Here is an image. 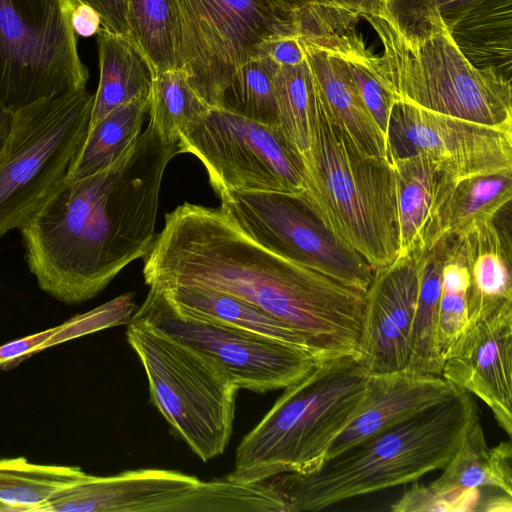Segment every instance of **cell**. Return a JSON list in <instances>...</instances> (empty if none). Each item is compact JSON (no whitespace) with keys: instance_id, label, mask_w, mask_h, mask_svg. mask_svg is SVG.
<instances>
[{"instance_id":"14","label":"cell","mask_w":512,"mask_h":512,"mask_svg":"<svg viewBox=\"0 0 512 512\" xmlns=\"http://www.w3.org/2000/svg\"><path fill=\"white\" fill-rule=\"evenodd\" d=\"M389 147L393 157L423 154L454 180L512 172V129L492 127L395 101Z\"/></svg>"},{"instance_id":"11","label":"cell","mask_w":512,"mask_h":512,"mask_svg":"<svg viewBox=\"0 0 512 512\" xmlns=\"http://www.w3.org/2000/svg\"><path fill=\"white\" fill-rule=\"evenodd\" d=\"M177 145L180 153L202 162L219 198L230 191L305 189L301 155L279 126L210 107L181 133Z\"/></svg>"},{"instance_id":"27","label":"cell","mask_w":512,"mask_h":512,"mask_svg":"<svg viewBox=\"0 0 512 512\" xmlns=\"http://www.w3.org/2000/svg\"><path fill=\"white\" fill-rule=\"evenodd\" d=\"M512 198V172L455 181L441 215V235L459 236L495 220Z\"/></svg>"},{"instance_id":"8","label":"cell","mask_w":512,"mask_h":512,"mask_svg":"<svg viewBox=\"0 0 512 512\" xmlns=\"http://www.w3.org/2000/svg\"><path fill=\"white\" fill-rule=\"evenodd\" d=\"M127 341L145 370L150 399L206 462L226 449L238 388L211 362L158 330L130 320Z\"/></svg>"},{"instance_id":"5","label":"cell","mask_w":512,"mask_h":512,"mask_svg":"<svg viewBox=\"0 0 512 512\" xmlns=\"http://www.w3.org/2000/svg\"><path fill=\"white\" fill-rule=\"evenodd\" d=\"M369 377L362 355L320 361L285 388L242 438L226 479L255 483L282 473L306 474L319 468L335 439L358 413Z\"/></svg>"},{"instance_id":"35","label":"cell","mask_w":512,"mask_h":512,"mask_svg":"<svg viewBox=\"0 0 512 512\" xmlns=\"http://www.w3.org/2000/svg\"><path fill=\"white\" fill-rule=\"evenodd\" d=\"M101 329L102 320L99 314L90 310L56 327L5 343L0 346V370L16 368L24 360L47 348Z\"/></svg>"},{"instance_id":"39","label":"cell","mask_w":512,"mask_h":512,"mask_svg":"<svg viewBox=\"0 0 512 512\" xmlns=\"http://www.w3.org/2000/svg\"><path fill=\"white\" fill-rule=\"evenodd\" d=\"M263 55L279 66H297L305 62L304 47L297 34L278 37L264 46Z\"/></svg>"},{"instance_id":"3","label":"cell","mask_w":512,"mask_h":512,"mask_svg":"<svg viewBox=\"0 0 512 512\" xmlns=\"http://www.w3.org/2000/svg\"><path fill=\"white\" fill-rule=\"evenodd\" d=\"M478 416L469 393L452 397L326 459L316 470L267 481L289 512L318 511L341 501L417 481L443 469Z\"/></svg>"},{"instance_id":"22","label":"cell","mask_w":512,"mask_h":512,"mask_svg":"<svg viewBox=\"0 0 512 512\" xmlns=\"http://www.w3.org/2000/svg\"><path fill=\"white\" fill-rule=\"evenodd\" d=\"M97 45L100 76L89 127L116 107L148 96L154 77L149 61L128 37L101 27Z\"/></svg>"},{"instance_id":"26","label":"cell","mask_w":512,"mask_h":512,"mask_svg":"<svg viewBox=\"0 0 512 512\" xmlns=\"http://www.w3.org/2000/svg\"><path fill=\"white\" fill-rule=\"evenodd\" d=\"M149 110V95L110 111L89 127L68 174L77 180L95 174L118 160L136 142Z\"/></svg>"},{"instance_id":"36","label":"cell","mask_w":512,"mask_h":512,"mask_svg":"<svg viewBox=\"0 0 512 512\" xmlns=\"http://www.w3.org/2000/svg\"><path fill=\"white\" fill-rule=\"evenodd\" d=\"M480 489L440 492L430 485H414L391 506L395 512L478 510Z\"/></svg>"},{"instance_id":"33","label":"cell","mask_w":512,"mask_h":512,"mask_svg":"<svg viewBox=\"0 0 512 512\" xmlns=\"http://www.w3.org/2000/svg\"><path fill=\"white\" fill-rule=\"evenodd\" d=\"M278 67L266 55L244 63L225 90L222 108L263 124L279 126L274 87Z\"/></svg>"},{"instance_id":"29","label":"cell","mask_w":512,"mask_h":512,"mask_svg":"<svg viewBox=\"0 0 512 512\" xmlns=\"http://www.w3.org/2000/svg\"><path fill=\"white\" fill-rule=\"evenodd\" d=\"M442 470L441 476L429 484L437 491L494 488L512 496V488L501 469L499 453L496 447H488L479 416L471 423Z\"/></svg>"},{"instance_id":"28","label":"cell","mask_w":512,"mask_h":512,"mask_svg":"<svg viewBox=\"0 0 512 512\" xmlns=\"http://www.w3.org/2000/svg\"><path fill=\"white\" fill-rule=\"evenodd\" d=\"M86 476L78 466L46 465L25 457L0 458V505L6 511H36L59 491Z\"/></svg>"},{"instance_id":"32","label":"cell","mask_w":512,"mask_h":512,"mask_svg":"<svg viewBox=\"0 0 512 512\" xmlns=\"http://www.w3.org/2000/svg\"><path fill=\"white\" fill-rule=\"evenodd\" d=\"M178 512H289L279 492L267 481L239 483L228 479L201 481L180 503Z\"/></svg>"},{"instance_id":"13","label":"cell","mask_w":512,"mask_h":512,"mask_svg":"<svg viewBox=\"0 0 512 512\" xmlns=\"http://www.w3.org/2000/svg\"><path fill=\"white\" fill-rule=\"evenodd\" d=\"M221 208L268 250L366 293L374 269L323 222L303 193L230 191Z\"/></svg>"},{"instance_id":"20","label":"cell","mask_w":512,"mask_h":512,"mask_svg":"<svg viewBox=\"0 0 512 512\" xmlns=\"http://www.w3.org/2000/svg\"><path fill=\"white\" fill-rule=\"evenodd\" d=\"M512 0H472L442 16L467 59L510 78Z\"/></svg>"},{"instance_id":"43","label":"cell","mask_w":512,"mask_h":512,"mask_svg":"<svg viewBox=\"0 0 512 512\" xmlns=\"http://www.w3.org/2000/svg\"><path fill=\"white\" fill-rule=\"evenodd\" d=\"M277 3H279L280 5L290 9V10H293L305 3H307L308 1L310 0H275Z\"/></svg>"},{"instance_id":"10","label":"cell","mask_w":512,"mask_h":512,"mask_svg":"<svg viewBox=\"0 0 512 512\" xmlns=\"http://www.w3.org/2000/svg\"><path fill=\"white\" fill-rule=\"evenodd\" d=\"M183 70L198 96L222 108L237 69L293 33L292 13L275 0H177Z\"/></svg>"},{"instance_id":"38","label":"cell","mask_w":512,"mask_h":512,"mask_svg":"<svg viewBox=\"0 0 512 512\" xmlns=\"http://www.w3.org/2000/svg\"><path fill=\"white\" fill-rule=\"evenodd\" d=\"M92 7L101 18V27L129 38L127 0H76Z\"/></svg>"},{"instance_id":"4","label":"cell","mask_w":512,"mask_h":512,"mask_svg":"<svg viewBox=\"0 0 512 512\" xmlns=\"http://www.w3.org/2000/svg\"><path fill=\"white\" fill-rule=\"evenodd\" d=\"M362 19L377 34L394 101L476 123L512 129L511 78L473 65L435 10L398 22L381 0H361Z\"/></svg>"},{"instance_id":"16","label":"cell","mask_w":512,"mask_h":512,"mask_svg":"<svg viewBox=\"0 0 512 512\" xmlns=\"http://www.w3.org/2000/svg\"><path fill=\"white\" fill-rule=\"evenodd\" d=\"M419 280V257L397 258L374 271L365 293L362 340V356L371 375L407 369Z\"/></svg>"},{"instance_id":"34","label":"cell","mask_w":512,"mask_h":512,"mask_svg":"<svg viewBox=\"0 0 512 512\" xmlns=\"http://www.w3.org/2000/svg\"><path fill=\"white\" fill-rule=\"evenodd\" d=\"M470 273L449 237V250L442 270L439 309V346L443 361L450 355L464 334L469 322L468 290Z\"/></svg>"},{"instance_id":"41","label":"cell","mask_w":512,"mask_h":512,"mask_svg":"<svg viewBox=\"0 0 512 512\" xmlns=\"http://www.w3.org/2000/svg\"><path fill=\"white\" fill-rule=\"evenodd\" d=\"M512 496L502 493L500 496H493L480 502L478 510L483 511H512Z\"/></svg>"},{"instance_id":"17","label":"cell","mask_w":512,"mask_h":512,"mask_svg":"<svg viewBox=\"0 0 512 512\" xmlns=\"http://www.w3.org/2000/svg\"><path fill=\"white\" fill-rule=\"evenodd\" d=\"M201 480L163 469L125 471L114 476L86 474L59 491L38 512H177Z\"/></svg>"},{"instance_id":"19","label":"cell","mask_w":512,"mask_h":512,"mask_svg":"<svg viewBox=\"0 0 512 512\" xmlns=\"http://www.w3.org/2000/svg\"><path fill=\"white\" fill-rule=\"evenodd\" d=\"M391 165L399 231L397 258H417L444 239L442 210L456 180L419 153L393 157Z\"/></svg>"},{"instance_id":"18","label":"cell","mask_w":512,"mask_h":512,"mask_svg":"<svg viewBox=\"0 0 512 512\" xmlns=\"http://www.w3.org/2000/svg\"><path fill=\"white\" fill-rule=\"evenodd\" d=\"M458 390L442 376L408 370L370 374L358 413L335 439L326 459L452 397Z\"/></svg>"},{"instance_id":"12","label":"cell","mask_w":512,"mask_h":512,"mask_svg":"<svg viewBox=\"0 0 512 512\" xmlns=\"http://www.w3.org/2000/svg\"><path fill=\"white\" fill-rule=\"evenodd\" d=\"M149 288L131 319L204 357L238 389L256 393L285 389L322 361L301 347L181 313L159 289Z\"/></svg>"},{"instance_id":"1","label":"cell","mask_w":512,"mask_h":512,"mask_svg":"<svg viewBox=\"0 0 512 512\" xmlns=\"http://www.w3.org/2000/svg\"><path fill=\"white\" fill-rule=\"evenodd\" d=\"M149 287L197 286L242 299L299 333L321 359L362 355L365 293L253 240L220 208L184 203L144 257Z\"/></svg>"},{"instance_id":"9","label":"cell","mask_w":512,"mask_h":512,"mask_svg":"<svg viewBox=\"0 0 512 512\" xmlns=\"http://www.w3.org/2000/svg\"><path fill=\"white\" fill-rule=\"evenodd\" d=\"M76 0H0V99L12 112L85 89L71 16Z\"/></svg>"},{"instance_id":"2","label":"cell","mask_w":512,"mask_h":512,"mask_svg":"<svg viewBox=\"0 0 512 512\" xmlns=\"http://www.w3.org/2000/svg\"><path fill=\"white\" fill-rule=\"evenodd\" d=\"M179 153L149 123L110 166L67 179L19 229L39 288L60 302L82 303L144 258L156 238L164 172Z\"/></svg>"},{"instance_id":"23","label":"cell","mask_w":512,"mask_h":512,"mask_svg":"<svg viewBox=\"0 0 512 512\" xmlns=\"http://www.w3.org/2000/svg\"><path fill=\"white\" fill-rule=\"evenodd\" d=\"M454 242L470 273L469 310L512 300L510 241L494 221L454 236Z\"/></svg>"},{"instance_id":"42","label":"cell","mask_w":512,"mask_h":512,"mask_svg":"<svg viewBox=\"0 0 512 512\" xmlns=\"http://www.w3.org/2000/svg\"><path fill=\"white\" fill-rule=\"evenodd\" d=\"M14 112L9 110L0 99V151L2 150L12 128Z\"/></svg>"},{"instance_id":"37","label":"cell","mask_w":512,"mask_h":512,"mask_svg":"<svg viewBox=\"0 0 512 512\" xmlns=\"http://www.w3.org/2000/svg\"><path fill=\"white\" fill-rule=\"evenodd\" d=\"M391 15L400 23L421 18L435 10L441 16L472 0H381Z\"/></svg>"},{"instance_id":"25","label":"cell","mask_w":512,"mask_h":512,"mask_svg":"<svg viewBox=\"0 0 512 512\" xmlns=\"http://www.w3.org/2000/svg\"><path fill=\"white\" fill-rule=\"evenodd\" d=\"M129 39L149 61L154 76L183 69L177 0H127Z\"/></svg>"},{"instance_id":"24","label":"cell","mask_w":512,"mask_h":512,"mask_svg":"<svg viewBox=\"0 0 512 512\" xmlns=\"http://www.w3.org/2000/svg\"><path fill=\"white\" fill-rule=\"evenodd\" d=\"M449 250L446 237L419 257V291L412 326V352L406 370L441 376L443 358L439 346V309L442 270Z\"/></svg>"},{"instance_id":"7","label":"cell","mask_w":512,"mask_h":512,"mask_svg":"<svg viewBox=\"0 0 512 512\" xmlns=\"http://www.w3.org/2000/svg\"><path fill=\"white\" fill-rule=\"evenodd\" d=\"M94 94L86 88L14 113L0 151V237L20 229L67 180L88 132Z\"/></svg>"},{"instance_id":"31","label":"cell","mask_w":512,"mask_h":512,"mask_svg":"<svg viewBox=\"0 0 512 512\" xmlns=\"http://www.w3.org/2000/svg\"><path fill=\"white\" fill-rule=\"evenodd\" d=\"M278 125L300 155L310 146L317 106V88L305 60L279 66L274 78Z\"/></svg>"},{"instance_id":"15","label":"cell","mask_w":512,"mask_h":512,"mask_svg":"<svg viewBox=\"0 0 512 512\" xmlns=\"http://www.w3.org/2000/svg\"><path fill=\"white\" fill-rule=\"evenodd\" d=\"M441 376L482 400L512 436V300L469 310L467 328Z\"/></svg>"},{"instance_id":"21","label":"cell","mask_w":512,"mask_h":512,"mask_svg":"<svg viewBox=\"0 0 512 512\" xmlns=\"http://www.w3.org/2000/svg\"><path fill=\"white\" fill-rule=\"evenodd\" d=\"M154 288L159 289L181 313L264 335L316 355L295 330L235 296L197 286L167 285Z\"/></svg>"},{"instance_id":"44","label":"cell","mask_w":512,"mask_h":512,"mask_svg":"<svg viewBox=\"0 0 512 512\" xmlns=\"http://www.w3.org/2000/svg\"><path fill=\"white\" fill-rule=\"evenodd\" d=\"M0 511H6L4 506L0 505Z\"/></svg>"},{"instance_id":"40","label":"cell","mask_w":512,"mask_h":512,"mask_svg":"<svg viewBox=\"0 0 512 512\" xmlns=\"http://www.w3.org/2000/svg\"><path fill=\"white\" fill-rule=\"evenodd\" d=\"M71 22L74 32L83 37L97 34L101 28V18L97 11L82 3L74 7Z\"/></svg>"},{"instance_id":"6","label":"cell","mask_w":512,"mask_h":512,"mask_svg":"<svg viewBox=\"0 0 512 512\" xmlns=\"http://www.w3.org/2000/svg\"><path fill=\"white\" fill-rule=\"evenodd\" d=\"M301 158L302 193L324 224L374 271L393 263L399 231L392 165L356 146L318 88L311 142Z\"/></svg>"},{"instance_id":"30","label":"cell","mask_w":512,"mask_h":512,"mask_svg":"<svg viewBox=\"0 0 512 512\" xmlns=\"http://www.w3.org/2000/svg\"><path fill=\"white\" fill-rule=\"evenodd\" d=\"M210 107L191 87L183 69L153 77L149 94V123L166 144H177L181 133Z\"/></svg>"}]
</instances>
